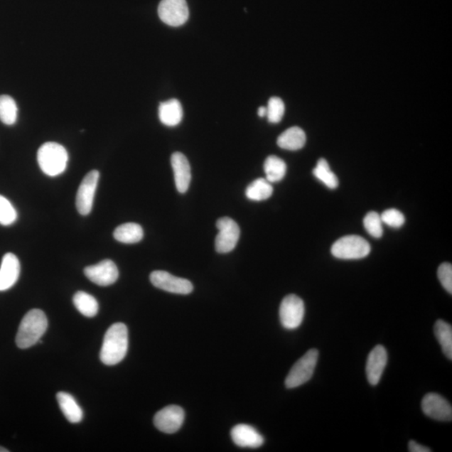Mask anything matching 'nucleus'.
I'll use <instances>...</instances> for the list:
<instances>
[{"instance_id": "obj_1", "label": "nucleus", "mask_w": 452, "mask_h": 452, "mask_svg": "<svg viewBox=\"0 0 452 452\" xmlns=\"http://www.w3.org/2000/svg\"><path fill=\"white\" fill-rule=\"evenodd\" d=\"M129 331L124 323H117L108 328L103 339L100 359L106 365H115L124 360L128 353Z\"/></svg>"}, {"instance_id": "obj_2", "label": "nucleus", "mask_w": 452, "mask_h": 452, "mask_svg": "<svg viewBox=\"0 0 452 452\" xmlns=\"http://www.w3.org/2000/svg\"><path fill=\"white\" fill-rule=\"evenodd\" d=\"M48 328V320L43 311L32 309L22 319L16 335V345L22 350L39 343Z\"/></svg>"}, {"instance_id": "obj_3", "label": "nucleus", "mask_w": 452, "mask_h": 452, "mask_svg": "<svg viewBox=\"0 0 452 452\" xmlns=\"http://www.w3.org/2000/svg\"><path fill=\"white\" fill-rule=\"evenodd\" d=\"M37 159L42 172L46 176L55 177L67 168L68 154L63 145L49 142L44 144L39 149Z\"/></svg>"}, {"instance_id": "obj_4", "label": "nucleus", "mask_w": 452, "mask_h": 452, "mask_svg": "<svg viewBox=\"0 0 452 452\" xmlns=\"http://www.w3.org/2000/svg\"><path fill=\"white\" fill-rule=\"evenodd\" d=\"M318 355L319 353L316 348H312L296 362L286 376L285 380L286 388L294 389L308 382L316 368Z\"/></svg>"}, {"instance_id": "obj_5", "label": "nucleus", "mask_w": 452, "mask_h": 452, "mask_svg": "<svg viewBox=\"0 0 452 452\" xmlns=\"http://www.w3.org/2000/svg\"><path fill=\"white\" fill-rule=\"evenodd\" d=\"M331 252L334 257L343 260H357L369 255L370 246L359 235H347L333 244Z\"/></svg>"}, {"instance_id": "obj_6", "label": "nucleus", "mask_w": 452, "mask_h": 452, "mask_svg": "<svg viewBox=\"0 0 452 452\" xmlns=\"http://www.w3.org/2000/svg\"><path fill=\"white\" fill-rule=\"evenodd\" d=\"M279 314L282 326L289 330L298 328L303 321V301L294 294L285 296L280 306Z\"/></svg>"}, {"instance_id": "obj_7", "label": "nucleus", "mask_w": 452, "mask_h": 452, "mask_svg": "<svg viewBox=\"0 0 452 452\" xmlns=\"http://www.w3.org/2000/svg\"><path fill=\"white\" fill-rule=\"evenodd\" d=\"M216 227L219 230L215 242L216 252L229 253L233 251L241 235V230L237 223L232 219L223 217L217 220Z\"/></svg>"}, {"instance_id": "obj_8", "label": "nucleus", "mask_w": 452, "mask_h": 452, "mask_svg": "<svg viewBox=\"0 0 452 452\" xmlns=\"http://www.w3.org/2000/svg\"><path fill=\"white\" fill-rule=\"evenodd\" d=\"M158 16L166 25L178 27L186 23L190 12L185 0H162L158 6Z\"/></svg>"}, {"instance_id": "obj_9", "label": "nucleus", "mask_w": 452, "mask_h": 452, "mask_svg": "<svg viewBox=\"0 0 452 452\" xmlns=\"http://www.w3.org/2000/svg\"><path fill=\"white\" fill-rule=\"evenodd\" d=\"M150 281L157 289L171 294L187 295L194 290V286L190 281L173 276L164 271H155L151 273Z\"/></svg>"}, {"instance_id": "obj_10", "label": "nucleus", "mask_w": 452, "mask_h": 452, "mask_svg": "<svg viewBox=\"0 0 452 452\" xmlns=\"http://www.w3.org/2000/svg\"><path fill=\"white\" fill-rule=\"evenodd\" d=\"M99 176H100V174L97 171L89 172L83 178L81 185H80L75 205H77L79 213L82 215H87L91 213Z\"/></svg>"}, {"instance_id": "obj_11", "label": "nucleus", "mask_w": 452, "mask_h": 452, "mask_svg": "<svg viewBox=\"0 0 452 452\" xmlns=\"http://www.w3.org/2000/svg\"><path fill=\"white\" fill-rule=\"evenodd\" d=\"M185 414L183 409L178 406H169L155 414L154 426L160 431L173 434L181 429Z\"/></svg>"}, {"instance_id": "obj_12", "label": "nucleus", "mask_w": 452, "mask_h": 452, "mask_svg": "<svg viewBox=\"0 0 452 452\" xmlns=\"http://www.w3.org/2000/svg\"><path fill=\"white\" fill-rule=\"evenodd\" d=\"M85 275L98 286H107L115 284L119 279V271L116 264L111 260H104L85 268Z\"/></svg>"}, {"instance_id": "obj_13", "label": "nucleus", "mask_w": 452, "mask_h": 452, "mask_svg": "<svg viewBox=\"0 0 452 452\" xmlns=\"http://www.w3.org/2000/svg\"><path fill=\"white\" fill-rule=\"evenodd\" d=\"M421 408L424 414L433 420L451 421L452 408L451 404L441 395L430 393L422 399Z\"/></svg>"}, {"instance_id": "obj_14", "label": "nucleus", "mask_w": 452, "mask_h": 452, "mask_svg": "<svg viewBox=\"0 0 452 452\" xmlns=\"http://www.w3.org/2000/svg\"><path fill=\"white\" fill-rule=\"evenodd\" d=\"M387 361L388 354L384 346L377 345L370 352L368 360H367L366 375L371 385L380 383Z\"/></svg>"}, {"instance_id": "obj_15", "label": "nucleus", "mask_w": 452, "mask_h": 452, "mask_svg": "<svg viewBox=\"0 0 452 452\" xmlns=\"http://www.w3.org/2000/svg\"><path fill=\"white\" fill-rule=\"evenodd\" d=\"M21 263L13 253L4 256L0 266V291L11 289L20 276Z\"/></svg>"}, {"instance_id": "obj_16", "label": "nucleus", "mask_w": 452, "mask_h": 452, "mask_svg": "<svg viewBox=\"0 0 452 452\" xmlns=\"http://www.w3.org/2000/svg\"><path fill=\"white\" fill-rule=\"evenodd\" d=\"M171 164L174 174V181L177 190L187 192L191 181V168L187 158L181 153H174L171 157Z\"/></svg>"}, {"instance_id": "obj_17", "label": "nucleus", "mask_w": 452, "mask_h": 452, "mask_svg": "<svg viewBox=\"0 0 452 452\" xmlns=\"http://www.w3.org/2000/svg\"><path fill=\"white\" fill-rule=\"evenodd\" d=\"M232 438L235 445L249 448H258L264 443V438L255 428L240 424L232 430Z\"/></svg>"}, {"instance_id": "obj_18", "label": "nucleus", "mask_w": 452, "mask_h": 452, "mask_svg": "<svg viewBox=\"0 0 452 452\" xmlns=\"http://www.w3.org/2000/svg\"><path fill=\"white\" fill-rule=\"evenodd\" d=\"M158 117L163 125L176 127L181 124L183 119V108L177 99L160 103Z\"/></svg>"}, {"instance_id": "obj_19", "label": "nucleus", "mask_w": 452, "mask_h": 452, "mask_svg": "<svg viewBox=\"0 0 452 452\" xmlns=\"http://www.w3.org/2000/svg\"><path fill=\"white\" fill-rule=\"evenodd\" d=\"M56 399L65 418L70 423H79L82 421L83 411L75 399L68 393L59 392L56 394Z\"/></svg>"}, {"instance_id": "obj_20", "label": "nucleus", "mask_w": 452, "mask_h": 452, "mask_svg": "<svg viewBox=\"0 0 452 452\" xmlns=\"http://www.w3.org/2000/svg\"><path fill=\"white\" fill-rule=\"evenodd\" d=\"M306 134L304 131L298 127H293L286 129L277 139V145L281 149L296 151L303 149L306 144Z\"/></svg>"}, {"instance_id": "obj_21", "label": "nucleus", "mask_w": 452, "mask_h": 452, "mask_svg": "<svg viewBox=\"0 0 452 452\" xmlns=\"http://www.w3.org/2000/svg\"><path fill=\"white\" fill-rule=\"evenodd\" d=\"M113 237L122 243H138L144 238V230L139 224L126 223L116 228Z\"/></svg>"}, {"instance_id": "obj_22", "label": "nucleus", "mask_w": 452, "mask_h": 452, "mask_svg": "<svg viewBox=\"0 0 452 452\" xmlns=\"http://www.w3.org/2000/svg\"><path fill=\"white\" fill-rule=\"evenodd\" d=\"M73 303L75 308L85 317H95L98 313V301L93 296L85 293V291H77L74 295Z\"/></svg>"}, {"instance_id": "obj_23", "label": "nucleus", "mask_w": 452, "mask_h": 452, "mask_svg": "<svg viewBox=\"0 0 452 452\" xmlns=\"http://www.w3.org/2000/svg\"><path fill=\"white\" fill-rule=\"evenodd\" d=\"M434 333L442 351L450 360H452V327L451 325L438 320L435 324Z\"/></svg>"}, {"instance_id": "obj_24", "label": "nucleus", "mask_w": 452, "mask_h": 452, "mask_svg": "<svg viewBox=\"0 0 452 452\" xmlns=\"http://www.w3.org/2000/svg\"><path fill=\"white\" fill-rule=\"evenodd\" d=\"M267 180L270 183L279 182L284 178L286 173V164L281 158L271 155L264 163Z\"/></svg>"}, {"instance_id": "obj_25", "label": "nucleus", "mask_w": 452, "mask_h": 452, "mask_svg": "<svg viewBox=\"0 0 452 452\" xmlns=\"http://www.w3.org/2000/svg\"><path fill=\"white\" fill-rule=\"evenodd\" d=\"M273 187L267 178H257L249 183L246 190V195L249 200L262 201L269 199L272 195Z\"/></svg>"}, {"instance_id": "obj_26", "label": "nucleus", "mask_w": 452, "mask_h": 452, "mask_svg": "<svg viewBox=\"0 0 452 452\" xmlns=\"http://www.w3.org/2000/svg\"><path fill=\"white\" fill-rule=\"evenodd\" d=\"M18 117V107L13 97L8 95L0 96V121L6 125H14Z\"/></svg>"}, {"instance_id": "obj_27", "label": "nucleus", "mask_w": 452, "mask_h": 452, "mask_svg": "<svg viewBox=\"0 0 452 452\" xmlns=\"http://www.w3.org/2000/svg\"><path fill=\"white\" fill-rule=\"evenodd\" d=\"M314 176L318 181L323 182L325 185L331 190H334L338 186V180L336 174L334 173L329 166L327 160L320 158L318 161L317 166L313 169Z\"/></svg>"}, {"instance_id": "obj_28", "label": "nucleus", "mask_w": 452, "mask_h": 452, "mask_svg": "<svg viewBox=\"0 0 452 452\" xmlns=\"http://www.w3.org/2000/svg\"><path fill=\"white\" fill-rule=\"evenodd\" d=\"M364 226L366 232L371 237L380 238L383 235V222L381 220L380 215L377 212L371 211L365 215L364 219Z\"/></svg>"}, {"instance_id": "obj_29", "label": "nucleus", "mask_w": 452, "mask_h": 452, "mask_svg": "<svg viewBox=\"0 0 452 452\" xmlns=\"http://www.w3.org/2000/svg\"><path fill=\"white\" fill-rule=\"evenodd\" d=\"M285 105L284 101L277 97L270 98L267 107V117L271 124H279L284 117Z\"/></svg>"}, {"instance_id": "obj_30", "label": "nucleus", "mask_w": 452, "mask_h": 452, "mask_svg": "<svg viewBox=\"0 0 452 452\" xmlns=\"http://www.w3.org/2000/svg\"><path fill=\"white\" fill-rule=\"evenodd\" d=\"M17 220V212L6 197L0 195V225H11Z\"/></svg>"}, {"instance_id": "obj_31", "label": "nucleus", "mask_w": 452, "mask_h": 452, "mask_svg": "<svg viewBox=\"0 0 452 452\" xmlns=\"http://www.w3.org/2000/svg\"><path fill=\"white\" fill-rule=\"evenodd\" d=\"M381 220L385 225L393 228H399L404 225L406 218L402 212L395 209H389L383 212L380 215Z\"/></svg>"}, {"instance_id": "obj_32", "label": "nucleus", "mask_w": 452, "mask_h": 452, "mask_svg": "<svg viewBox=\"0 0 452 452\" xmlns=\"http://www.w3.org/2000/svg\"><path fill=\"white\" fill-rule=\"evenodd\" d=\"M438 279H439L441 284L444 289L452 294V266L450 263H442L438 268Z\"/></svg>"}, {"instance_id": "obj_33", "label": "nucleus", "mask_w": 452, "mask_h": 452, "mask_svg": "<svg viewBox=\"0 0 452 452\" xmlns=\"http://www.w3.org/2000/svg\"><path fill=\"white\" fill-rule=\"evenodd\" d=\"M409 451L411 452H431V450L426 446L418 444L416 441H411L409 442Z\"/></svg>"}, {"instance_id": "obj_34", "label": "nucleus", "mask_w": 452, "mask_h": 452, "mask_svg": "<svg viewBox=\"0 0 452 452\" xmlns=\"http://www.w3.org/2000/svg\"><path fill=\"white\" fill-rule=\"evenodd\" d=\"M258 116L260 117H267V107H259Z\"/></svg>"}, {"instance_id": "obj_35", "label": "nucleus", "mask_w": 452, "mask_h": 452, "mask_svg": "<svg viewBox=\"0 0 452 452\" xmlns=\"http://www.w3.org/2000/svg\"><path fill=\"white\" fill-rule=\"evenodd\" d=\"M0 452H9V450L4 448L3 446H0Z\"/></svg>"}]
</instances>
